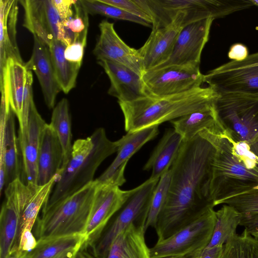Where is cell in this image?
<instances>
[{
	"label": "cell",
	"instance_id": "21",
	"mask_svg": "<svg viewBox=\"0 0 258 258\" xmlns=\"http://www.w3.org/2000/svg\"><path fill=\"white\" fill-rule=\"evenodd\" d=\"M33 37L32 55L24 66L27 70L33 71L35 73L46 106L50 109H53L56 96L61 90L55 77L49 47L37 37Z\"/></svg>",
	"mask_w": 258,
	"mask_h": 258
},
{
	"label": "cell",
	"instance_id": "37",
	"mask_svg": "<svg viewBox=\"0 0 258 258\" xmlns=\"http://www.w3.org/2000/svg\"><path fill=\"white\" fill-rule=\"evenodd\" d=\"M170 181V169L159 179L151 199L145 224L146 230L150 227L155 228L158 217L165 203Z\"/></svg>",
	"mask_w": 258,
	"mask_h": 258
},
{
	"label": "cell",
	"instance_id": "45",
	"mask_svg": "<svg viewBox=\"0 0 258 258\" xmlns=\"http://www.w3.org/2000/svg\"><path fill=\"white\" fill-rule=\"evenodd\" d=\"M223 247L224 245L206 248L202 252L191 258H221Z\"/></svg>",
	"mask_w": 258,
	"mask_h": 258
},
{
	"label": "cell",
	"instance_id": "23",
	"mask_svg": "<svg viewBox=\"0 0 258 258\" xmlns=\"http://www.w3.org/2000/svg\"><path fill=\"white\" fill-rule=\"evenodd\" d=\"M24 63L9 58L0 71L1 94L5 99L7 107H11L19 123L22 118L26 85L27 70Z\"/></svg>",
	"mask_w": 258,
	"mask_h": 258
},
{
	"label": "cell",
	"instance_id": "31",
	"mask_svg": "<svg viewBox=\"0 0 258 258\" xmlns=\"http://www.w3.org/2000/svg\"><path fill=\"white\" fill-rule=\"evenodd\" d=\"M49 124L56 133L63 150L61 171L70 159L73 145L69 103L66 98H62L53 109Z\"/></svg>",
	"mask_w": 258,
	"mask_h": 258
},
{
	"label": "cell",
	"instance_id": "32",
	"mask_svg": "<svg viewBox=\"0 0 258 258\" xmlns=\"http://www.w3.org/2000/svg\"><path fill=\"white\" fill-rule=\"evenodd\" d=\"M216 220L210 242L206 248L223 245L237 234L236 228L241 221L242 214L231 206L224 204L216 211Z\"/></svg>",
	"mask_w": 258,
	"mask_h": 258
},
{
	"label": "cell",
	"instance_id": "50",
	"mask_svg": "<svg viewBox=\"0 0 258 258\" xmlns=\"http://www.w3.org/2000/svg\"><path fill=\"white\" fill-rule=\"evenodd\" d=\"M254 237L258 239V229L249 232Z\"/></svg>",
	"mask_w": 258,
	"mask_h": 258
},
{
	"label": "cell",
	"instance_id": "34",
	"mask_svg": "<svg viewBox=\"0 0 258 258\" xmlns=\"http://www.w3.org/2000/svg\"><path fill=\"white\" fill-rule=\"evenodd\" d=\"M221 258H258V239L245 228L224 244Z\"/></svg>",
	"mask_w": 258,
	"mask_h": 258
},
{
	"label": "cell",
	"instance_id": "9",
	"mask_svg": "<svg viewBox=\"0 0 258 258\" xmlns=\"http://www.w3.org/2000/svg\"><path fill=\"white\" fill-rule=\"evenodd\" d=\"M216 220L210 208L195 221L150 248L151 258H191L202 252L211 239Z\"/></svg>",
	"mask_w": 258,
	"mask_h": 258
},
{
	"label": "cell",
	"instance_id": "39",
	"mask_svg": "<svg viewBox=\"0 0 258 258\" xmlns=\"http://www.w3.org/2000/svg\"><path fill=\"white\" fill-rule=\"evenodd\" d=\"M102 2L120 8L133 15L150 23L153 21L151 10L147 0H101Z\"/></svg>",
	"mask_w": 258,
	"mask_h": 258
},
{
	"label": "cell",
	"instance_id": "42",
	"mask_svg": "<svg viewBox=\"0 0 258 258\" xmlns=\"http://www.w3.org/2000/svg\"><path fill=\"white\" fill-rule=\"evenodd\" d=\"M37 244V240L31 230L25 229L21 232L18 249L29 253L36 247Z\"/></svg>",
	"mask_w": 258,
	"mask_h": 258
},
{
	"label": "cell",
	"instance_id": "17",
	"mask_svg": "<svg viewBox=\"0 0 258 258\" xmlns=\"http://www.w3.org/2000/svg\"><path fill=\"white\" fill-rule=\"evenodd\" d=\"M184 17V13L178 12L167 25L152 30L146 42L138 49L145 71L156 68L169 59L183 27Z\"/></svg>",
	"mask_w": 258,
	"mask_h": 258
},
{
	"label": "cell",
	"instance_id": "48",
	"mask_svg": "<svg viewBox=\"0 0 258 258\" xmlns=\"http://www.w3.org/2000/svg\"><path fill=\"white\" fill-rule=\"evenodd\" d=\"M79 250H71L68 251L55 258H75Z\"/></svg>",
	"mask_w": 258,
	"mask_h": 258
},
{
	"label": "cell",
	"instance_id": "1",
	"mask_svg": "<svg viewBox=\"0 0 258 258\" xmlns=\"http://www.w3.org/2000/svg\"><path fill=\"white\" fill-rule=\"evenodd\" d=\"M215 149L200 135L184 141L170 168L167 197L155 227L164 239L215 206L210 197L212 163Z\"/></svg>",
	"mask_w": 258,
	"mask_h": 258
},
{
	"label": "cell",
	"instance_id": "3",
	"mask_svg": "<svg viewBox=\"0 0 258 258\" xmlns=\"http://www.w3.org/2000/svg\"><path fill=\"white\" fill-rule=\"evenodd\" d=\"M117 150L116 142L107 138L103 127L97 128L89 137L76 140L70 159L57 176V181L42 210L93 182L99 166Z\"/></svg>",
	"mask_w": 258,
	"mask_h": 258
},
{
	"label": "cell",
	"instance_id": "20",
	"mask_svg": "<svg viewBox=\"0 0 258 258\" xmlns=\"http://www.w3.org/2000/svg\"><path fill=\"white\" fill-rule=\"evenodd\" d=\"M110 82L108 93L118 102H130L146 96L142 76L121 64L99 60Z\"/></svg>",
	"mask_w": 258,
	"mask_h": 258
},
{
	"label": "cell",
	"instance_id": "29",
	"mask_svg": "<svg viewBox=\"0 0 258 258\" xmlns=\"http://www.w3.org/2000/svg\"><path fill=\"white\" fill-rule=\"evenodd\" d=\"M67 45L61 41L54 40L49 47L50 57L57 82L65 94H68L76 84L81 65L67 60L64 52Z\"/></svg>",
	"mask_w": 258,
	"mask_h": 258
},
{
	"label": "cell",
	"instance_id": "40",
	"mask_svg": "<svg viewBox=\"0 0 258 258\" xmlns=\"http://www.w3.org/2000/svg\"><path fill=\"white\" fill-rule=\"evenodd\" d=\"M86 45L80 41H75L67 46L64 52L66 59L81 66Z\"/></svg>",
	"mask_w": 258,
	"mask_h": 258
},
{
	"label": "cell",
	"instance_id": "26",
	"mask_svg": "<svg viewBox=\"0 0 258 258\" xmlns=\"http://www.w3.org/2000/svg\"><path fill=\"white\" fill-rule=\"evenodd\" d=\"M146 221L133 223L112 243L106 258H151L145 233Z\"/></svg>",
	"mask_w": 258,
	"mask_h": 258
},
{
	"label": "cell",
	"instance_id": "15",
	"mask_svg": "<svg viewBox=\"0 0 258 258\" xmlns=\"http://www.w3.org/2000/svg\"><path fill=\"white\" fill-rule=\"evenodd\" d=\"M159 125H153L127 132L115 141L117 155L107 168L95 180L100 184L116 186L125 182L124 170L130 158L146 143L159 134Z\"/></svg>",
	"mask_w": 258,
	"mask_h": 258
},
{
	"label": "cell",
	"instance_id": "13",
	"mask_svg": "<svg viewBox=\"0 0 258 258\" xmlns=\"http://www.w3.org/2000/svg\"><path fill=\"white\" fill-rule=\"evenodd\" d=\"M214 20L207 18L184 26L169 59L156 68L174 65L200 66L202 52L208 41Z\"/></svg>",
	"mask_w": 258,
	"mask_h": 258
},
{
	"label": "cell",
	"instance_id": "47",
	"mask_svg": "<svg viewBox=\"0 0 258 258\" xmlns=\"http://www.w3.org/2000/svg\"><path fill=\"white\" fill-rule=\"evenodd\" d=\"M28 252L17 249L7 258H27Z\"/></svg>",
	"mask_w": 258,
	"mask_h": 258
},
{
	"label": "cell",
	"instance_id": "10",
	"mask_svg": "<svg viewBox=\"0 0 258 258\" xmlns=\"http://www.w3.org/2000/svg\"><path fill=\"white\" fill-rule=\"evenodd\" d=\"M39 186L17 178L5 188L0 214V258H7L18 249L23 212Z\"/></svg>",
	"mask_w": 258,
	"mask_h": 258
},
{
	"label": "cell",
	"instance_id": "27",
	"mask_svg": "<svg viewBox=\"0 0 258 258\" xmlns=\"http://www.w3.org/2000/svg\"><path fill=\"white\" fill-rule=\"evenodd\" d=\"M183 143L182 137L174 128L165 132L143 167L144 170H151L150 178L159 179L170 169Z\"/></svg>",
	"mask_w": 258,
	"mask_h": 258
},
{
	"label": "cell",
	"instance_id": "30",
	"mask_svg": "<svg viewBox=\"0 0 258 258\" xmlns=\"http://www.w3.org/2000/svg\"><path fill=\"white\" fill-rule=\"evenodd\" d=\"M84 234H76L37 240L27 258H55L71 250H80L86 243Z\"/></svg>",
	"mask_w": 258,
	"mask_h": 258
},
{
	"label": "cell",
	"instance_id": "6",
	"mask_svg": "<svg viewBox=\"0 0 258 258\" xmlns=\"http://www.w3.org/2000/svg\"><path fill=\"white\" fill-rule=\"evenodd\" d=\"M213 107L223 134L249 145L258 138V95L218 94Z\"/></svg>",
	"mask_w": 258,
	"mask_h": 258
},
{
	"label": "cell",
	"instance_id": "36",
	"mask_svg": "<svg viewBox=\"0 0 258 258\" xmlns=\"http://www.w3.org/2000/svg\"><path fill=\"white\" fill-rule=\"evenodd\" d=\"M80 1L88 14L101 15L113 19L134 22L147 27H152V25L145 20L101 0Z\"/></svg>",
	"mask_w": 258,
	"mask_h": 258
},
{
	"label": "cell",
	"instance_id": "24",
	"mask_svg": "<svg viewBox=\"0 0 258 258\" xmlns=\"http://www.w3.org/2000/svg\"><path fill=\"white\" fill-rule=\"evenodd\" d=\"M63 150L56 133L49 123L42 131L37 161V184L43 185L59 174Z\"/></svg>",
	"mask_w": 258,
	"mask_h": 258
},
{
	"label": "cell",
	"instance_id": "8",
	"mask_svg": "<svg viewBox=\"0 0 258 258\" xmlns=\"http://www.w3.org/2000/svg\"><path fill=\"white\" fill-rule=\"evenodd\" d=\"M159 179L149 178L130 194L111 218L98 237L87 247L97 258H106L109 249L117 236L133 223L147 221L151 199Z\"/></svg>",
	"mask_w": 258,
	"mask_h": 258
},
{
	"label": "cell",
	"instance_id": "4",
	"mask_svg": "<svg viewBox=\"0 0 258 258\" xmlns=\"http://www.w3.org/2000/svg\"><path fill=\"white\" fill-rule=\"evenodd\" d=\"M221 131L205 130L199 135L208 140L215 151L212 163L210 197L214 206L224 200L258 189V168L249 169L232 152Z\"/></svg>",
	"mask_w": 258,
	"mask_h": 258
},
{
	"label": "cell",
	"instance_id": "44",
	"mask_svg": "<svg viewBox=\"0 0 258 258\" xmlns=\"http://www.w3.org/2000/svg\"><path fill=\"white\" fill-rule=\"evenodd\" d=\"M240 225L246 228L249 232L258 229V214L242 215Z\"/></svg>",
	"mask_w": 258,
	"mask_h": 258
},
{
	"label": "cell",
	"instance_id": "35",
	"mask_svg": "<svg viewBox=\"0 0 258 258\" xmlns=\"http://www.w3.org/2000/svg\"><path fill=\"white\" fill-rule=\"evenodd\" d=\"M57 180V175L48 183L40 185L39 188L26 205L21 221V232L25 229L32 230L40 209L49 199Z\"/></svg>",
	"mask_w": 258,
	"mask_h": 258
},
{
	"label": "cell",
	"instance_id": "43",
	"mask_svg": "<svg viewBox=\"0 0 258 258\" xmlns=\"http://www.w3.org/2000/svg\"><path fill=\"white\" fill-rule=\"evenodd\" d=\"M228 55L229 58L233 60H242L245 59L248 55V49L242 44L235 43L230 47Z\"/></svg>",
	"mask_w": 258,
	"mask_h": 258
},
{
	"label": "cell",
	"instance_id": "46",
	"mask_svg": "<svg viewBox=\"0 0 258 258\" xmlns=\"http://www.w3.org/2000/svg\"><path fill=\"white\" fill-rule=\"evenodd\" d=\"M82 247L77 253L75 258H97L92 253H90Z\"/></svg>",
	"mask_w": 258,
	"mask_h": 258
},
{
	"label": "cell",
	"instance_id": "11",
	"mask_svg": "<svg viewBox=\"0 0 258 258\" xmlns=\"http://www.w3.org/2000/svg\"><path fill=\"white\" fill-rule=\"evenodd\" d=\"M204 82L218 94L258 95V52L240 61L231 60L204 75Z\"/></svg>",
	"mask_w": 258,
	"mask_h": 258
},
{
	"label": "cell",
	"instance_id": "22",
	"mask_svg": "<svg viewBox=\"0 0 258 258\" xmlns=\"http://www.w3.org/2000/svg\"><path fill=\"white\" fill-rule=\"evenodd\" d=\"M15 116L11 109L7 117L5 139L0 142L1 195L10 183L17 178L22 180V159L16 133Z\"/></svg>",
	"mask_w": 258,
	"mask_h": 258
},
{
	"label": "cell",
	"instance_id": "12",
	"mask_svg": "<svg viewBox=\"0 0 258 258\" xmlns=\"http://www.w3.org/2000/svg\"><path fill=\"white\" fill-rule=\"evenodd\" d=\"M146 96L181 94L201 87L204 75L200 66H169L145 71L142 76Z\"/></svg>",
	"mask_w": 258,
	"mask_h": 258
},
{
	"label": "cell",
	"instance_id": "5",
	"mask_svg": "<svg viewBox=\"0 0 258 258\" xmlns=\"http://www.w3.org/2000/svg\"><path fill=\"white\" fill-rule=\"evenodd\" d=\"M98 182L95 179L81 189L42 210L35 222L37 240L84 234Z\"/></svg>",
	"mask_w": 258,
	"mask_h": 258
},
{
	"label": "cell",
	"instance_id": "41",
	"mask_svg": "<svg viewBox=\"0 0 258 258\" xmlns=\"http://www.w3.org/2000/svg\"><path fill=\"white\" fill-rule=\"evenodd\" d=\"M76 1L72 0H52L53 6L62 20L70 17L73 15Z\"/></svg>",
	"mask_w": 258,
	"mask_h": 258
},
{
	"label": "cell",
	"instance_id": "16",
	"mask_svg": "<svg viewBox=\"0 0 258 258\" xmlns=\"http://www.w3.org/2000/svg\"><path fill=\"white\" fill-rule=\"evenodd\" d=\"M99 28L100 35L93 51L97 60L121 64L142 76L145 70L138 49L131 47L121 39L113 23L104 20Z\"/></svg>",
	"mask_w": 258,
	"mask_h": 258
},
{
	"label": "cell",
	"instance_id": "33",
	"mask_svg": "<svg viewBox=\"0 0 258 258\" xmlns=\"http://www.w3.org/2000/svg\"><path fill=\"white\" fill-rule=\"evenodd\" d=\"M88 15L81 1H76L73 15L62 21L58 40L67 46L75 41L86 44L89 27Z\"/></svg>",
	"mask_w": 258,
	"mask_h": 258
},
{
	"label": "cell",
	"instance_id": "38",
	"mask_svg": "<svg viewBox=\"0 0 258 258\" xmlns=\"http://www.w3.org/2000/svg\"><path fill=\"white\" fill-rule=\"evenodd\" d=\"M220 204L231 206L242 215L258 214V189L227 199Z\"/></svg>",
	"mask_w": 258,
	"mask_h": 258
},
{
	"label": "cell",
	"instance_id": "14",
	"mask_svg": "<svg viewBox=\"0 0 258 258\" xmlns=\"http://www.w3.org/2000/svg\"><path fill=\"white\" fill-rule=\"evenodd\" d=\"M130 194V190H123L118 186L98 182L90 215L84 233L87 240L84 245L85 248L98 237Z\"/></svg>",
	"mask_w": 258,
	"mask_h": 258
},
{
	"label": "cell",
	"instance_id": "19",
	"mask_svg": "<svg viewBox=\"0 0 258 258\" xmlns=\"http://www.w3.org/2000/svg\"><path fill=\"white\" fill-rule=\"evenodd\" d=\"M46 123L33 101L30 108L27 131L23 136L18 138L22 159V181L26 184H37L38 156Z\"/></svg>",
	"mask_w": 258,
	"mask_h": 258
},
{
	"label": "cell",
	"instance_id": "51",
	"mask_svg": "<svg viewBox=\"0 0 258 258\" xmlns=\"http://www.w3.org/2000/svg\"><path fill=\"white\" fill-rule=\"evenodd\" d=\"M251 1L254 5L258 6V0H251Z\"/></svg>",
	"mask_w": 258,
	"mask_h": 258
},
{
	"label": "cell",
	"instance_id": "25",
	"mask_svg": "<svg viewBox=\"0 0 258 258\" xmlns=\"http://www.w3.org/2000/svg\"><path fill=\"white\" fill-rule=\"evenodd\" d=\"M18 2L0 1V71L9 58L24 63L16 39Z\"/></svg>",
	"mask_w": 258,
	"mask_h": 258
},
{
	"label": "cell",
	"instance_id": "18",
	"mask_svg": "<svg viewBox=\"0 0 258 258\" xmlns=\"http://www.w3.org/2000/svg\"><path fill=\"white\" fill-rule=\"evenodd\" d=\"M24 10L23 26L50 47L58 39L62 21L52 0H21Z\"/></svg>",
	"mask_w": 258,
	"mask_h": 258
},
{
	"label": "cell",
	"instance_id": "28",
	"mask_svg": "<svg viewBox=\"0 0 258 258\" xmlns=\"http://www.w3.org/2000/svg\"><path fill=\"white\" fill-rule=\"evenodd\" d=\"M213 104L171 120L173 128L184 141L194 139L205 130L221 128L217 121Z\"/></svg>",
	"mask_w": 258,
	"mask_h": 258
},
{
	"label": "cell",
	"instance_id": "2",
	"mask_svg": "<svg viewBox=\"0 0 258 258\" xmlns=\"http://www.w3.org/2000/svg\"><path fill=\"white\" fill-rule=\"evenodd\" d=\"M218 94L212 88L200 87L166 96H146L130 102H118L126 132L159 125L212 105Z\"/></svg>",
	"mask_w": 258,
	"mask_h": 258
},
{
	"label": "cell",
	"instance_id": "7",
	"mask_svg": "<svg viewBox=\"0 0 258 258\" xmlns=\"http://www.w3.org/2000/svg\"><path fill=\"white\" fill-rule=\"evenodd\" d=\"M153 22L152 30L166 26L179 12L185 13L183 26L198 20L221 18L248 8L250 0H147Z\"/></svg>",
	"mask_w": 258,
	"mask_h": 258
},
{
	"label": "cell",
	"instance_id": "49",
	"mask_svg": "<svg viewBox=\"0 0 258 258\" xmlns=\"http://www.w3.org/2000/svg\"><path fill=\"white\" fill-rule=\"evenodd\" d=\"M249 146L251 151L258 157V138Z\"/></svg>",
	"mask_w": 258,
	"mask_h": 258
}]
</instances>
